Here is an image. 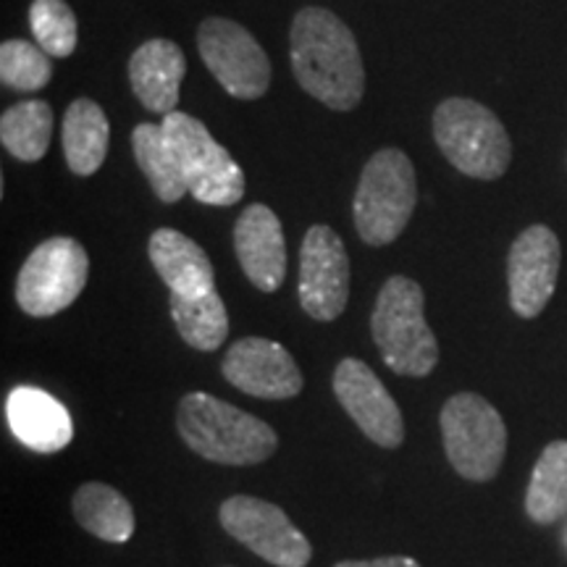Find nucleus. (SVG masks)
I'll return each mask as SVG.
<instances>
[{
    "instance_id": "obj_1",
    "label": "nucleus",
    "mask_w": 567,
    "mask_h": 567,
    "mask_svg": "<svg viewBox=\"0 0 567 567\" xmlns=\"http://www.w3.org/2000/svg\"><path fill=\"white\" fill-rule=\"evenodd\" d=\"M289 55L300 87L331 111H352L363 101L365 66L358 40L337 13L308 6L289 32Z\"/></svg>"
},
{
    "instance_id": "obj_2",
    "label": "nucleus",
    "mask_w": 567,
    "mask_h": 567,
    "mask_svg": "<svg viewBox=\"0 0 567 567\" xmlns=\"http://www.w3.org/2000/svg\"><path fill=\"white\" fill-rule=\"evenodd\" d=\"M176 429L189 450L221 465L264 463L279 444L266 421L205 392H193L179 402Z\"/></svg>"
},
{
    "instance_id": "obj_3",
    "label": "nucleus",
    "mask_w": 567,
    "mask_h": 567,
    "mask_svg": "<svg viewBox=\"0 0 567 567\" xmlns=\"http://www.w3.org/2000/svg\"><path fill=\"white\" fill-rule=\"evenodd\" d=\"M423 289L408 276H392L375 300L371 329L384 363L396 375L423 379L439 363V344L423 316Z\"/></svg>"
},
{
    "instance_id": "obj_4",
    "label": "nucleus",
    "mask_w": 567,
    "mask_h": 567,
    "mask_svg": "<svg viewBox=\"0 0 567 567\" xmlns=\"http://www.w3.org/2000/svg\"><path fill=\"white\" fill-rule=\"evenodd\" d=\"M417 203L415 166L396 147H384L365 163L352 200L354 229L371 247L392 245L410 224Z\"/></svg>"
},
{
    "instance_id": "obj_5",
    "label": "nucleus",
    "mask_w": 567,
    "mask_h": 567,
    "mask_svg": "<svg viewBox=\"0 0 567 567\" xmlns=\"http://www.w3.org/2000/svg\"><path fill=\"white\" fill-rule=\"evenodd\" d=\"M434 137L444 158L473 179H499L513 161V142L486 105L446 97L434 111Z\"/></svg>"
},
{
    "instance_id": "obj_6",
    "label": "nucleus",
    "mask_w": 567,
    "mask_h": 567,
    "mask_svg": "<svg viewBox=\"0 0 567 567\" xmlns=\"http://www.w3.org/2000/svg\"><path fill=\"white\" fill-rule=\"evenodd\" d=\"M163 132L179 163L189 195L203 205L226 208L243 200L245 174L200 118L174 111L163 116Z\"/></svg>"
},
{
    "instance_id": "obj_7",
    "label": "nucleus",
    "mask_w": 567,
    "mask_h": 567,
    "mask_svg": "<svg viewBox=\"0 0 567 567\" xmlns=\"http://www.w3.org/2000/svg\"><path fill=\"white\" fill-rule=\"evenodd\" d=\"M444 452L452 467L467 481H492L505 463L507 429L494 405L481 394H455L442 408Z\"/></svg>"
},
{
    "instance_id": "obj_8",
    "label": "nucleus",
    "mask_w": 567,
    "mask_h": 567,
    "mask_svg": "<svg viewBox=\"0 0 567 567\" xmlns=\"http://www.w3.org/2000/svg\"><path fill=\"white\" fill-rule=\"evenodd\" d=\"M90 276L87 250L71 237L38 245L21 266L17 302L27 316L48 318L66 310L82 295Z\"/></svg>"
},
{
    "instance_id": "obj_9",
    "label": "nucleus",
    "mask_w": 567,
    "mask_h": 567,
    "mask_svg": "<svg viewBox=\"0 0 567 567\" xmlns=\"http://www.w3.org/2000/svg\"><path fill=\"white\" fill-rule=\"evenodd\" d=\"M197 51L216 82L239 101H258L271 84V61L260 42L231 19L210 17L197 30Z\"/></svg>"
},
{
    "instance_id": "obj_10",
    "label": "nucleus",
    "mask_w": 567,
    "mask_h": 567,
    "mask_svg": "<svg viewBox=\"0 0 567 567\" xmlns=\"http://www.w3.org/2000/svg\"><path fill=\"white\" fill-rule=\"evenodd\" d=\"M218 520L226 534L274 567H305L313 557L302 530L274 502L247 494L229 496L218 509Z\"/></svg>"
},
{
    "instance_id": "obj_11",
    "label": "nucleus",
    "mask_w": 567,
    "mask_h": 567,
    "mask_svg": "<svg viewBox=\"0 0 567 567\" xmlns=\"http://www.w3.org/2000/svg\"><path fill=\"white\" fill-rule=\"evenodd\" d=\"M350 297V258L329 226H310L300 250V305L316 321H337Z\"/></svg>"
},
{
    "instance_id": "obj_12",
    "label": "nucleus",
    "mask_w": 567,
    "mask_h": 567,
    "mask_svg": "<svg viewBox=\"0 0 567 567\" xmlns=\"http://www.w3.org/2000/svg\"><path fill=\"white\" fill-rule=\"evenodd\" d=\"M334 394L339 405L373 444L396 450L405 442V421H402L394 396L363 360L344 358L337 365Z\"/></svg>"
},
{
    "instance_id": "obj_13",
    "label": "nucleus",
    "mask_w": 567,
    "mask_h": 567,
    "mask_svg": "<svg viewBox=\"0 0 567 567\" xmlns=\"http://www.w3.org/2000/svg\"><path fill=\"white\" fill-rule=\"evenodd\" d=\"M221 373L234 389L258 400H292L302 392V373L292 354L284 344L264 337L234 342Z\"/></svg>"
},
{
    "instance_id": "obj_14",
    "label": "nucleus",
    "mask_w": 567,
    "mask_h": 567,
    "mask_svg": "<svg viewBox=\"0 0 567 567\" xmlns=\"http://www.w3.org/2000/svg\"><path fill=\"white\" fill-rule=\"evenodd\" d=\"M559 239L549 226H528L509 247V305L517 316L536 318L547 308L557 287Z\"/></svg>"
},
{
    "instance_id": "obj_15",
    "label": "nucleus",
    "mask_w": 567,
    "mask_h": 567,
    "mask_svg": "<svg viewBox=\"0 0 567 567\" xmlns=\"http://www.w3.org/2000/svg\"><path fill=\"white\" fill-rule=\"evenodd\" d=\"M234 250L255 289L271 295L287 279V239L279 216L268 205L252 203L234 226Z\"/></svg>"
},
{
    "instance_id": "obj_16",
    "label": "nucleus",
    "mask_w": 567,
    "mask_h": 567,
    "mask_svg": "<svg viewBox=\"0 0 567 567\" xmlns=\"http://www.w3.org/2000/svg\"><path fill=\"white\" fill-rule=\"evenodd\" d=\"M6 417L11 434L40 455L61 452L74 439V421L69 410L38 386L11 389L6 400Z\"/></svg>"
},
{
    "instance_id": "obj_17",
    "label": "nucleus",
    "mask_w": 567,
    "mask_h": 567,
    "mask_svg": "<svg viewBox=\"0 0 567 567\" xmlns=\"http://www.w3.org/2000/svg\"><path fill=\"white\" fill-rule=\"evenodd\" d=\"M184 74H187V61L174 40H147L132 53L130 82L134 95L147 111L161 116L176 111Z\"/></svg>"
},
{
    "instance_id": "obj_18",
    "label": "nucleus",
    "mask_w": 567,
    "mask_h": 567,
    "mask_svg": "<svg viewBox=\"0 0 567 567\" xmlns=\"http://www.w3.org/2000/svg\"><path fill=\"white\" fill-rule=\"evenodd\" d=\"M147 255L172 295L200 297L216 289V274L208 252L195 239L176 229H158L151 237Z\"/></svg>"
},
{
    "instance_id": "obj_19",
    "label": "nucleus",
    "mask_w": 567,
    "mask_h": 567,
    "mask_svg": "<svg viewBox=\"0 0 567 567\" xmlns=\"http://www.w3.org/2000/svg\"><path fill=\"white\" fill-rule=\"evenodd\" d=\"M111 124L105 111L90 97L69 105L63 116V155L76 176H92L109 155Z\"/></svg>"
},
{
    "instance_id": "obj_20",
    "label": "nucleus",
    "mask_w": 567,
    "mask_h": 567,
    "mask_svg": "<svg viewBox=\"0 0 567 567\" xmlns=\"http://www.w3.org/2000/svg\"><path fill=\"white\" fill-rule=\"evenodd\" d=\"M74 517L87 534L111 544L130 542L134 534V509L122 492L109 484H82L74 494Z\"/></svg>"
},
{
    "instance_id": "obj_21",
    "label": "nucleus",
    "mask_w": 567,
    "mask_h": 567,
    "mask_svg": "<svg viewBox=\"0 0 567 567\" xmlns=\"http://www.w3.org/2000/svg\"><path fill=\"white\" fill-rule=\"evenodd\" d=\"M132 151L137 166L145 174V179L151 182V189L161 203L174 205L189 193L161 124H137V130L132 132Z\"/></svg>"
},
{
    "instance_id": "obj_22",
    "label": "nucleus",
    "mask_w": 567,
    "mask_h": 567,
    "mask_svg": "<svg viewBox=\"0 0 567 567\" xmlns=\"http://www.w3.org/2000/svg\"><path fill=\"white\" fill-rule=\"evenodd\" d=\"M526 513L538 526H551L567 515V442L557 439L542 452L530 473Z\"/></svg>"
},
{
    "instance_id": "obj_23",
    "label": "nucleus",
    "mask_w": 567,
    "mask_h": 567,
    "mask_svg": "<svg viewBox=\"0 0 567 567\" xmlns=\"http://www.w3.org/2000/svg\"><path fill=\"white\" fill-rule=\"evenodd\" d=\"M168 305H172V318L179 337L195 350L213 352L229 337V316H226V305L218 289L200 297L172 295Z\"/></svg>"
},
{
    "instance_id": "obj_24",
    "label": "nucleus",
    "mask_w": 567,
    "mask_h": 567,
    "mask_svg": "<svg viewBox=\"0 0 567 567\" xmlns=\"http://www.w3.org/2000/svg\"><path fill=\"white\" fill-rule=\"evenodd\" d=\"M53 109L45 101H24L3 111L0 140L13 158L21 163H38L51 147Z\"/></svg>"
},
{
    "instance_id": "obj_25",
    "label": "nucleus",
    "mask_w": 567,
    "mask_h": 567,
    "mask_svg": "<svg viewBox=\"0 0 567 567\" xmlns=\"http://www.w3.org/2000/svg\"><path fill=\"white\" fill-rule=\"evenodd\" d=\"M51 55L27 40H6L0 45V80L17 92H38L51 82Z\"/></svg>"
},
{
    "instance_id": "obj_26",
    "label": "nucleus",
    "mask_w": 567,
    "mask_h": 567,
    "mask_svg": "<svg viewBox=\"0 0 567 567\" xmlns=\"http://www.w3.org/2000/svg\"><path fill=\"white\" fill-rule=\"evenodd\" d=\"M30 27L38 45L51 59H69L76 51V17L66 0H34Z\"/></svg>"
},
{
    "instance_id": "obj_27",
    "label": "nucleus",
    "mask_w": 567,
    "mask_h": 567,
    "mask_svg": "<svg viewBox=\"0 0 567 567\" xmlns=\"http://www.w3.org/2000/svg\"><path fill=\"white\" fill-rule=\"evenodd\" d=\"M334 567H421L410 557H379V559H350Z\"/></svg>"
},
{
    "instance_id": "obj_28",
    "label": "nucleus",
    "mask_w": 567,
    "mask_h": 567,
    "mask_svg": "<svg viewBox=\"0 0 567 567\" xmlns=\"http://www.w3.org/2000/svg\"><path fill=\"white\" fill-rule=\"evenodd\" d=\"M563 538H565V547H567V528H565V534H563Z\"/></svg>"
}]
</instances>
